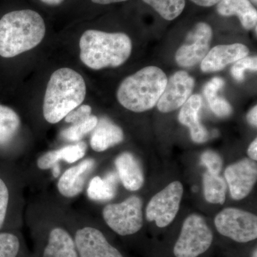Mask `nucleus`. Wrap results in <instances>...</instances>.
Returning a JSON list of instances; mask_svg holds the SVG:
<instances>
[{
    "label": "nucleus",
    "instance_id": "4be33fe9",
    "mask_svg": "<svg viewBox=\"0 0 257 257\" xmlns=\"http://www.w3.org/2000/svg\"><path fill=\"white\" fill-rule=\"evenodd\" d=\"M20 126V118L9 106L0 104V145L13 140Z\"/></svg>",
    "mask_w": 257,
    "mask_h": 257
},
{
    "label": "nucleus",
    "instance_id": "cd10ccee",
    "mask_svg": "<svg viewBox=\"0 0 257 257\" xmlns=\"http://www.w3.org/2000/svg\"><path fill=\"white\" fill-rule=\"evenodd\" d=\"M201 163L207 167L208 172L219 175L222 168V160L216 152L207 150L201 157Z\"/></svg>",
    "mask_w": 257,
    "mask_h": 257
},
{
    "label": "nucleus",
    "instance_id": "2eb2a0df",
    "mask_svg": "<svg viewBox=\"0 0 257 257\" xmlns=\"http://www.w3.org/2000/svg\"><path fill=\"white\" fill-rule=\"evenodd\" d=\"M201 106L202 97L194 94L182 105L179 114V122L188 126L192 140L196 143H205L209 138L207 130L199 122V113Z\"/></svg>",
    "mask_w": 257,
    "mask_h": 257
},
{
    "label": "nucleus",
    "instance_id": "393cba45",
    "mask_svg": "<svg viewBox=\"0 0 257 257\" xmlns=\"http://www.w3.org/2000/svg\"><path fill=\"white\" fill-rule=\"evenodd\" d=\"M98 122V118L94 115L77 124L71 125L68 128L62 130L60 137L69 142H78L83 137L93 131Z\"/></svg>",
    "mask_w": 257,
    "mask_h": 257
},
{
    "label": "nucleus",
    "instance_id": "c756f323",
    "mask_svg": "<svg viewBox=\"0 0 257 257\" xmlns=\"http://www.w3.org/2000/svg\"><path fill=\"white\" fill-rule=\"evenodd\" d=\"M92 114V107L87 104H81L78 107L75 108L71 111L67 116L64 117L66 122L70 124H77L84 120L87 119Z\"/></svg>",
    "mask_w": 257,
    "mask_h": 257
},
{
    "label": "nucleus",
    "instance_id": "5701e85b",
    "mask_svg": "<svg viewBox=\"0 0 257 257\" xmlns=\"http://www.w3.org/2000/svg\"><path fill=\"white\" fill-rule=\"evenodd\" d=\"M204 197L211 204H223L226 199V183L219 175L207 172L203 177Z\"/></svg>",
    "mask_w": 257,
    "mask_h": 257
},
{
    "label": "nucleus",
    "instance_id": "0eeeda50",
    "mask_svg": "<svg viewBox=\"0 0 257 257\" xmlns=\"http://www.w3.org/2000/svg\"><path fill=\"white\" fill-rule=\"evenodd\" d=\"M216 229L236 242L246 243L257 237V217L252 213L226 208L214 219Z\"/></svg>",
    "mask_w": 257,
    "mask_h": 257
},
{
    "label": "nucleus",
    "instance_id": "9d476101",
    "mask_svg": "<svg viewBox=\"0 0 257 257\" xmlns=\"http://www.w3.org/2000/svg\"><path fill=\"white\" fill-rule=\"evenodd\" d=\"M194 87V79L187 72H176L167 79L165 90L157 102L159 110L167 113L179 109L190 97Z\"/></svg>",
    "mask_w": 257,
    "mask_h": 257
},
{
    "label": "nucleus",
    "instance_id": "f8f14e48",
    "mask_svg": "<svg viewBox=\"0 0 257 257\" xmlns=\"http://www.w3.org/2000/svg\"><path fill=\"white\" fill-rule=\"evenodd\" d=\"M74 243L80 257H123L95 228L84 227L78 230Z\"/></svg>",
    "mask_w": 257,
    "mask_h": 257
},
{
    "label": "nucleus",
    "instance_id": "aec40b11",
    "mask_svg": "<svg viewBox=\"0 0 257 257\" xmlns=\"http://www.w3.org/2000/svg\"><path fill=\"white\" fill-rule=\"evenodd\" d=\"M43 257H78L72 236L62 228L51 231Z\"/></svg>",
    "mask_w": 257,
    "mask_h": 257
},
{
    "label": "nucleus",
    "instance_id": "f03ea898",
    "mask_svg": "<svg viewBox=\"0 0 257 257\" xmlns=\"http://www.w3.org/2000/svg\"><path fill=\"white\" fill-rule=\"evenodd\" d=\"M79 45L81 61L94 70L122 65L133 50V43L126 34L94 29L83 32Z\"/></svg>",
    "mask_w": 257,
    "mask_h": 257
},
{
    "label": "nucleus",
    "instance_id": "2f4dec72",
    "mask_svg": "<svg viewBox=\"0 0 257 257\" xmlns=\"http://www.w3.org/2000/svg\"><path fill=\"white\" fill-rule=\"evenodd\" d=\"M224 85V81L219 77H215L211 79L210 82L206 84L204 88V94L206 98L210 97L214 94H217L218 91Z\"/></svg>",
    "mask_w": 257,
    "mask_h": 257
},
{
    "label": "nucleus",
    "instance_id": "7ed1b4c3",
    "mask_svg": "<svg viewBox=\"0 0 257 257\" xmlns=\"http://www.w3.org/2000/svg\"><path fill=\"white\" fill-rule=\"evenodd\" d=\"M87 94L85 81L79 72L69 67L55 71L47 83L43 101V115L56 124L82 104Z\"/></svg>",
    "mask_w": 257,
    "mask_h": 257
},
{
    "label": "nucleus",
    "instance_id": "ea45409f",
    "mask_svg": "<svg viewBox=\"0 0 257 257\" xmlns=\"http://www.w3.org/2000/svg\"><path fill=\"white\" fill-rule=\"evenodd\" d=\"M254 1H255V3H256V0H254Z\"/></svg>",
    "mask_w": 257,
    "mask_h": 257
},
{
    "label": "nucleus",
    "instance_id": "7c9ffc66",
    "mask_svg": "<svg viewBox=\"0 0 257 257\" xmlns=\"http://www.w3.org/2000/svg\"><path fill=\"white\" fill-rule=\"evenodd\" d=\"M9 203V190L4 181L0 178V229L4 224Z\"/></svg>",
    "mask_w": 257,
    "mask_h": 257
},
{
    "label": "nucleus",
    "instance_id": "6ab92c4d",
    "mask_svg": "<svg viewBox=\"0 0 257 257\" xmlns=\"http://www.w3.org/2000/svg\"><path fill=\"white\" fill-rule=\"evenodd\" d=\"M87 148V144L79 142L74 145H67L60 150L48 152L38 159L37 167L41 170H48L52 168L60 160L68 163H74L84 157Z\"/></svg>",
    "mask_w": 257,
    "mask_h": 257
},
{
    "label": "nucleus",
    "instance_id": "c85d7f7f",
    "mask_svg": "<svg viewBox=\"0 0 257 257\" xmlns=\"http://www.w3.org/2000/svg\"><path fill=\"white\" fill-rule=\"evenodd\" d=\"M207 99L211 110L218 116L226 117L231 114V111H232L231 106H230L227 101L225 100L224 98L219 97L216 94Z\"/></svg>",
    "mask_w": 257,
    "mask_h": 257
},
{
    "label": "nucleus",
    "instance_id": "58836bf2",
    "mask_svg": "<svg viewBox=\"0 0 257 257\" xmlns=\"http://www.w3.org/2000/svg\"><path fill=\"white\" fill-rule=\"evenodd\" d=\"M256 254H257L256 249H255V251H253V257H256Z\"/></svg>",
    "mask_w": 257,
    "mask_h": 257
},
{
    "label": "nucleus",
    "instance_id": "6e6552de",
    "mask_svg": "<svg viewBox=\"0 0 257 257\" xmlns=\"http://www.w3.org/2000/svg\"><path fill=\"white\" fill-rule=\"evenodd\" d=\"M184 188L178 181L172 182L152 198L146 209L147 219L164 228L175 219L180 207Z\"/></svg>",
    "mask_w": 257,
    "mask_h": 257
},
{
    "label": "nucleus",
    "instance_id": "a211bd4d",
    "mask_svg": "<svg viewBox=\"0 0 257 257\" xmlns=\"http://www.w3.org/2000/svg\"><path fill=\"white\" fill-rule=\"evenodd\" d=\"M217 11L221 16L236 15L246 30L256 26L257 12L248 0H221L218 3Z\"/></svg>",
    "mask_w": 257,
    "mask_h": 257
},
{
    "label": "nucleus",
    "instance_id": "b1692460",
    "mask_svg": "<svg viewBox=\"0 0 257 257\" xmlns=\"http://www.w3.org/2000/svg\"><path fill=\"white\" fill-rule=\"evenodd\" d=\"M166 20H175L185 8V0H143Z\"/></svg>",
    "mask_w": 257,
    "mask_h": 257
},
{
    "label": "nucleus",
    "instance_id": "20e7f679",
    "mask_svg": "<svg viewBox=\"0 0 257 257\" xmlns=\"http://www.w3.org/2000/svg\"><path fill=\"white\" fill-rule=\"evenodd\" d=\"M167 79L165 72L159 67H145L121 82L116 98L128 110L135 112L150 110L158 102Z\"/></svg>",
    "mask_w": 257,
    "mask_h": 257
},
{
    "label": "nucleus",
    "instance_id": "1a4fd4ad",
    "mask_svg": "<svg viewBox=\"0 0 257 257\" xmlns=\"http://www.w3.org/2000/svg\"><path fill=\"white\" fill-rule=\"evenodd\" d=\"M212 37V30L208 24H197L176 53L177 64L180 67H191L199 63L209 52Z\"/></svg>",
    "mask_w": 257,
    "mask_h": 257
},
{
    "label": "nucleus",
    "instance_id": "f257e3e1",
    "mask_svg": "<svg viewBox=\"0 0 257 257\" xmlns=\"http://www.w3.org/2000/svg\"><path fill=\"white\" fill-rule=\"evenodd\" d=\"M45 19L35 10L8 12L0 18V57L13 58L38 46L45 38Z\"/></svg>",
    "mask_w": 257,
    "mask_h": 257
},
{
    "label": "nucleus",
    "instance_id": "4468645a",
    "mask_svg": "<svg viewBox=\"0 0 257 257\" xmlns=\"http://www.w3.org/2000/svg\"><path fill=\"white\" fill-rule=\"evenodd\" d=\"M94 160L87 159L68 169L59 179V192L66 197H74L82 192L86 179L94 167Z\"/></svg>",
    "mask_w": 257,
    "mask_h": 257
},
{
    "label": "nucleus",
    "instance_id": "473e14b6",
    "mask_svg": "<svg viewBox=\"0 0 257 257\" xmlns=\"http://www.w3.org/2000/svg\"><path fill=\"white\" fill-rule=\"evenodd\" d=\"M40 4L49 8H57L63 5L67 0H37Z\"/></svg>",
    "mask_w": 257,
    "mask_h": 257
},
{
    "label": "nucleus",
    "instance_id": "f704fd0d",
    "mask_svg": "<svg viewBox=\"0 0 257 257\" xmlns=\"http://www.w3.org/2000/svg\"><path fill=\"white\" fill-rule=\"evenodd\" d=\"M248 155L250 158L253 161L257 160V139L254 140L249 145L248 149Z\"/></svg>",
    "mask_w": 257,
    "mask_h": 257
},
{
    "label": "nucleus",
    "instance_id": "4c0bfd02",
    "mask_svg": "<svg viewBox=\"0 0 257 257\" xmlns=\"http://www.w3.org/2000/svg\"><path fill=\"white\" fill-rule=\"evenodd\" d=\"M52 169H53V171H52V174H53L54 177H59V175H60V168L58 164H55V165H54V167H52Z\"/></svg>",
    "mask_w": 257,
    "mask_h": 257
},
{
    "label": "nucleus",
    "instance_id": "f3484780",
    "mask_svg": "<svg viewBox=\"0 0 257 257\" xmlns=\"http://www.w3.org/2000/svg\"><path fill=\"white\" fill-rule=\"evenodd\" d=\"M123 140L124 134L119 126L106 118H101L93 130L90 145L93 150L101 152L121 143Z\"/></svg>",
    "mask_w": 257,
    "mask_h": 257
},
{
    "label": "nucleus",
    "instance_id": "ddd939ff",
    "mask_svg": "<svg viewBox=\"0 0 257 257\" xmlns=\"http://www.w3.org/2000/svg\"><path fill=\"white\" fill-rule=\"evenodd\" d=\"M249 53L248 47L242 44L218 45L211 49L201 63L204 72L220 71L228 64L246 57Z\"/></svg>",
    "mask_w": 257,
    "mask_h": 257
},
{
    "label": "nucleus",
    "instance_id": "dca6fc26",
    "mask_svg": "<svg viewBox=\"0 0 257 257\" xmlns=\"http://www.w3.org/2000/svg\"><path fill=\"white\" fill-rule=\"evenodd\" d=\"M118 175L125 188L138 191L143 187L145 178L138 160L128 152L121 154L115 160Z\"/></svg>",
    "mask_w": 257,
    "mask_h": 257
},
{
    "label": "nucleus",
    "instance_id": "412c9836",
    "mask_svg": "<svg viewBox=\"0 0 257 257\" xmlns=\"http://www.w3.org/2000/svg\"><path fill=\"white\" fill-rule=\"evenodd\" d=\"M117 177L116 174L109 173L105 178L94 177L89 182L87 195L94 201H108L116 195Z\"/></svg>",
    "mask_w": 257,
    "mask_h": 257
},
{
    "label": "nucleus",
    "instance_id": "9b49d317",
    "mask_svg": "<svg viewBox=\"0 0 257 257\" xmlns=\"http://www.w3.org/2000/svg\"><path fill=\"white\" fill-rule=\"evenodd\" d=\"M231 197L241 200L252 190L257 179V166L254 161L244 159L229 166L224 172Z\"/></svg>",
    "mask_w": 257,
    "mask_h": 257
},
{
    "label": "nucleus",
    "instance_id": "39448f33",
    "mask_svg": "<svg viewBox=\"0 0 257 257\" xmlns=\"http://www.w3.org/2000/svg\"><path fill=\"white\" fill-rule=\"evenodd\" d=\"M212 241V231L205 220L192 214L184 221L174 253L177 257H197L209 249Z\"/></svg>",
    "mask_w": 257,
    "mask_h": 257
},
{
    "label": "nucleus",
    "instance_id": "423d86ee",
    "mask_svg": "<svg viewBox=\"0 0 257 257\" xmlns=\"http://www.w3.org/2000/svg\"><path fill=\"white\" fill-rule=\"evenodd\" d=\"M106 224L121 236L135 234L143 226V202L132 196L119 204H108L103 209Z\"/></svg>",
    "mask_w": 257,
    "mask_h": 257
},
{
    "label": "nucleus",
    "instance_id": "e433bc0d",
    "mask_svg": "<svg viewBox=\"0 0 257 257\" xmlns=\"http://www.w3.org/2000/svg\"><path fill=\"white\" fill-rule=\"evenodd\" d=\"M89 3L96 5H109L115 4V3H123L128 0H88Z\"/></svg>",
    "mask_w": 257,
    "mask_h": 257
},
{
    "label": "nucleus",
    "instance_id": "a878e982",
    "mask_svg": "<svg viewBox=\"0 0 257 257\" xmlns=\"http://www.w3.org/2000/svg\"><path fill=\"white\" fill-rule=\"evenodd\" d=\"M20 250L18 238L10 233L0 234V257H16Z\"/></svg>",
    "mask_w": 257,
    "mask_h": 257
},
{
    "label": "nucleus",
    "instance_id": "72a5a7b5",
    "mask_svg": "<svg viewBox=\"0 0 257 257\" xmlns=\"http://www.w3.org/2000/svg\"><path fill=\"white\" fill-rule=\"evenodd\" d=\"M248 122L250 124L252 125L253 126L256 127L257 125V107L255 106L252 109L250 110L249 112L248 113L247 116Z\"/></svg>",
    "mask_w": 257,
    "mask_h": 257
},
{
    "label": "nucleus",
    "instance_id": "bb28decb",
    "mask_svg": "<svg viewBox=\"0 0 257 257\" xmlns=\"http://www.w3.org/2000/svg\"><path fill=\"white\" fill-rule=\"evenodd\" d=\"M246 69L257 70V58L256 57H243L241 60L236 61L231 69V74L236 80L241 82L243 79L244 71Z\"/></svg>",
    "mask_w": 257,
    "mask_h": 257
},
{
    "label": "nucleus",
    "instance_id": "c9c22d12",
    "mask_svg": "<svg viewBox=\"0 0 257 257\" xmlns=\"http://www.w3.org/2000/svg\"><path fill=\"white\" fill-rule=\"evenodd\" d=\"M191 1L199 6L211 7L220 3L221 0H191Z\"/></svg>",
    "mask_w": 257,
    "mask_h": 257
}]
</instances>
